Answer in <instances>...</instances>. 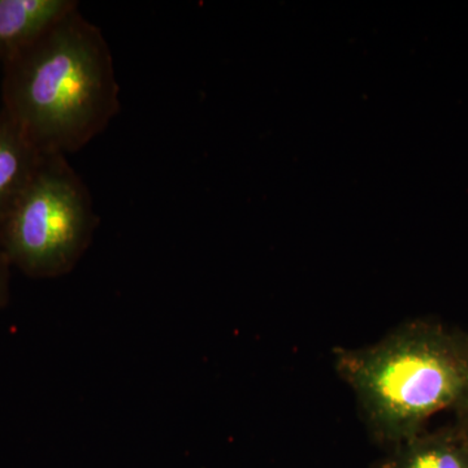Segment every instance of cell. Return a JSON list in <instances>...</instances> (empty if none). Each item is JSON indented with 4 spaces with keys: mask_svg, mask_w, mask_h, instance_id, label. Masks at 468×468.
Returning a JSON list of instances; mask_svg holds the SVG:
<instances>
[{
    "mask_svg": "<svg viewBox=\"0 0 468 468\" xmlns=\"http://www.w3.org/2000/svg\"><path fill=\"white\" fill-rule=\"evenodd\" d=\"M77 8L75 0H0V64L5 66Z\"/></svg>",
    "mask_w": 468,
    "mask_h": 468,
    "instance_id": "277c9868",
    "label": "cell"
},
{
    "mask_svg": "<svg viewBox=\"0 0 468 468\" xmlns=\"http://www.w3.org/2000/svg\"><path fill=\"white\" fill-rule=\"evenodd\" d=\"M46 154L0 111V220L32 180Z\"/></svg>",
    "mask_w": 468,
    "mask_h": 468,
    "instance_id": "5b68a950",
    "label": "cell"
},
{
    "mask_svg": "<svg viewBox=\"0 0 468 468\" xmlns=\"http://www.w3.org/2000/svg\"><path fill=\"white\" fill-rule=\"evenodd\" d=\"M94 203L66 155L46 154L32 180L0 220V251L33 279L69 273L90 248Z\"/></svg>",
    "mask_w": 468,
    "mask_h": 468,
    "instance_id": "3957f363",
    "label": "cell"
},
{
    "mask_svg": "<svg viewBox=\"0 0 468 468\" xmlns=\"http://www.w3.org/2000/svg\"><path fill=\"white\" fill-rule=\"evenodd\" d=\"M377 468H468V448L452 428L421 432L392 446Z\"/></svg>",
    "mask_w": 468,
    "mask_h": 468,
    "instance_id": "8992f818",
    "label": "cell"
},
{
    "mask_svg": "<svg viewBox=\"0 0 468 468\" xmlns=\"http://www.w3.org/2000/svg\"><path fill=\"white\" fill-rule=\"evenodd\" d=\"M109 43L79 8L3 66V111L43 154L77 153L120 111Z\"/></svg>",
    "mask_w": 468,
    "mask_h": 468,
    "instance_id": "6da1fadb",
    "label": "cell"
},
{
    "mask_svg": "<svg viewBox=\"0 0 468 468\" xmlns=\"http://www.w3.org/2000/svg\"><path fill=\"white\" fill-rule=\"evenodd\" d=\"M454 411L457 414V423L452 427V431L457 433L462 442L468 448V389L466 394H464L463 399L454 409Z\"/></svg>",
    "mask_w": 468,
    "mask_h": 468,
    "instance_id": "52a82bcc",
    "label": "cell"
},
{
    "mask_svg": "<svg viewBox=\"0 0 468 468\" xmlns=\"http://www.w3.org/2000/svg\"><path fill=\"white\" fill-rule=\"evenodd\" d=\"M335 368L356 394L371 435L394 446L460 405L468 389V335L414 320L368 346L335 349Z\"/></svg>",
    "mask_w": 468,
    "mask_h": 468,
    "instance_id": "7a4b0ae2",
    "label": "cell"
},
{
    "mask_svg": "<svg viewBox=\"0 0 468 468\" xmlns=\"http://www.w3.org/2000/svg\"><path fill=\"white\" fill-rule=\"evenodd\" d=\"M9 267L11 264L0 251V309L5 306L9 295Z\"/></svg>",
    "mask_w": 468,
    "mask_h": 468,
    "instance_id": "ba28073f",
    "label": "cell"
}]
</instances>
